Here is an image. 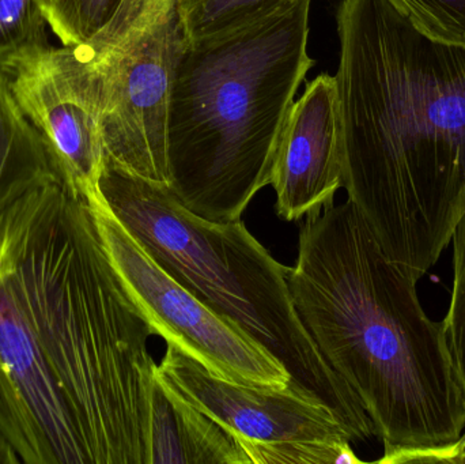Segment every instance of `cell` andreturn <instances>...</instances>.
Segmentation results:
<instances>
[{
  "label": "cell",
  "instance_id": "obj_3",
  "mask_svg": "<svg viewBox=\"0 0 465 464\" xmlns=\"http://www.w3.org/2000/svg\"><path fill=\"white\" fill-rule=\"evenodd\" d=\"M27 310L92 464H149L157 365L89 199L64 183L5 210Z\"/></svg>",
  "mask_w": 465,
  "mask_h": 464
},
{
  "label": "cell",
  "instance_id": "obj_6",
  "mask_svg": "<svg viewBox=\"0 0 465 464\" xmlns=\"http://www.w3.org/2000/svg\"><path fill=\"white\" fill-rule=\"evenodd\" d=\"M184 44L179 0H125L84 44L103 74L105 161L168 188L169 103Z\"/></svg>",
  "mask_w": 465,
  "mask_h": 464
},
{
  "label": "cell",
  "instance_id": "obj_8",
  "mask_svg": "<svg viewBox=\"0 0 465 464\" xmlns=\"http://www.w3.org/2000/svg\"><path fill=\"white\" fill-rule=\"evenodd\" d=\"M0 432L25 464H92L44 353L0 212Z\"/></svg>",
  "mask_w": 465,
  "mask_h": 464
},
{
  "label": "cell",
  "instance_id": "obj_2",
  "mask_svg": "<svg viewBox=\"0 0 465 464\" xmlns=\"http://www.w3.org/2000/svg\"><path fill=\"white\" fill-rule=\"evenodd\" d=\"M287 280L322 357L373 422L384 446L377 462L452 463L465 432V390L442 324L351 201L306 217Z\"/></svg>",
  "mask_w": 465,
  "mask_h": 464
},
{
  "label": "cell",
  "instance_id": "obj_18",
  "mask_svg": "<svg viewBox=\"0 0 465 464\" xmlns=\"http://www.w3.org/2000/svg\"><path fill=\"white\" fill-rule=\"evenodd\" d=\"M417 29L434 40L465 46V0H392Z\"/></svg>",
  "mask_w": 465,
  "mask_h": 464
},
{
  "label": "cell",
  "instance_id": "obj_15",
  "mask_svg": "<svg viewBox=\"0 0 465 464\" xmlns=\"http://www.w3.org/2000/svg\"><path fill=\"white\" fill-rule=\"evenodd\" d=\"M46 27L38 0H0V73L48 48Z\"/></svg>",
  "mask_w": 465,
  "mask_h": 464
},
{
  "label": "cell",
  "instance_id": "obj_10",
  "mask_svg": "<svg viewBox=\"0 0 465 464\" xmlns=\"http://www.w3.org/2000/svg\"><path fill=\"white\" fill-rule=\"evenodd\" d=\"M157 373L177 394L232 436L254 441L349 440L351 432L324 403L300 390L260 389L226 380L173 345Z\"/></svg>",
  "mask_w": 465,
  "mask_h": 464
},
{
  "label": "cell",
  "instance_id": "obj_1",
  "mask_svg": "<svg viewBox=\"0 0 465 464\" xmlns=\"http://www.w3.org/2000/svg\"><path fill=\"white\" fill-rule=\"evenodd\" d=\"M343 188L385 255L420 281L465 214V46L392 0H341Z\"/></svg>",
  "mask_w": 465,
  "mask_h": 464
},
{
  "label": "cell",
  "instance_id": "obj_13",
  "mask_svg": "<svg viewBox=\"0 0 465 464\" xmlns=\"http://www.w3.org/2000/svg\"><path fill=\"white\" fill-rule=\"evenodd\" d=\"M62 182L43 138L19 108L10 79L0 73V212L32 191Z\"/></svg>",
  "mask_w": 465,
  "mask_h": 464
},
{
  "label": "cell",
  "instance_id": "obj_17",
  "mask_svg": "<svg viewBox=\"0 0 465 464\" xmlns=\"http://www.w3.org/2000/svg\"><path fill=\"white\" fill-rule=\"evenodd\" d=\"M249 464H360L349 440L265 441L232 436Z\"/></svg>",
  "mask_w": 465,
  "mask_h": 464
},
{
  "label": "cell",
  "instance_id": "obj_12",
  "mask_svg": "<svg viewBox=\"0 0 465 464\" xmlns=\"http://www.w3.org/2000/svg\"><path fill=\"white\" fill-rule=\"evenodd\" d=\"M249 464L220 424L155 375L149 464Z\"/></svg>",
  "mask_w": 465,
  "mask_h": 464
},
{
  "label": "cell",
  "instance_id": "obj_21",
  "mask_svg": "<svg viewBox=\"0 0 465 464\" xmlns=\"http://www.w3.org/2000/svg\"><path fill=\"white\" fill-rule=\"evenodd\" d=\"M452 463H465V432L456 446V454Z\"/></svg>",
  "mask_w": 465,
  "mask_h": 464
},
{
  "label": "cell",
  "instance_id": "obj_20",
  "mask_svg": "<svg viewBox=\"0 0 465 464\" xmlns=\"http://www.w3.org/2000/svg\"><path fill=\"white\" fill-rule=\"evenodd\" d=\"M22 463L21 458L16 454L10 441L0 432V464H19Z\"/></svg>",
  "mask_w": 465,
  "mask_h": 464
},
{
  "label": "cell",
  "instance_id": "obj_7",
  "mask_svg": "<svg viewBox=\"0 0 465 464\" xmlns=\"http://www.w3.org/2000/svg\"><path fill=\"white\" fill-rule=\"evenodd\" d=\"M87 199L104 250L153 335L226 380L260 389L282 390L292 384L289 372L272 354L168 274L98 193Z\"/></svg>",
  "mask_w": 465,
  "mask_h": 464
},
{
  "label": "cell",
  "instance_id": "obj_14",
  "mask_svg": "<svg viewBox=\"0 0 465 464\" xmlns=\"http://www.w3.org/2000/svg\"><path fill=\"white\" fill-rule=\"evenodd\" d=\"M294 0H179L185 40L193 41L248 26Z\"/></svg>",
  "mask_w": 465,
  "mask_h": 464
},
{
  "label": "cell",
  "instance_id": "obj_5",
  "mask_svg": "<svg viewBox=\"0 0 465 464\" xmlns=\"http://www.w3.org/2000/svg\"><path fill=\"white\" fill-rule=\"evenodd\" d=\"M97 193L168 274L283 365L290 387L327 405L354 440L376 436L357 395L331 368L301 321L287 280L290 267L279 263L242 221L199 217L168 187L108 161Z\"/></svg>",
  "mask_w": 465,
  "mask_h": 464
},
{
  "label": "cell",
  "instance_id": "obj_11",
  "mask_svg": "<svg viewBox=\"0 0 465 464\" xmlns=\"http://www.w3.org/2000/svg\"><path fill=\"white\" fill-rule=\"evenodd\" d=\"M270 185L282 220L322 210L343 187L341 111L335 76L322 74L292 103L282 128Z\"/></svg>",
  "mask_w": 465,
  "mask_h": 464
},
{
  "label": "cell",
  "instance_id": "obj_16",
  "mask_svg": "<svg viewBox=\"0 0 465 464\" xmlns=\"http://www.w3.org/2000/svg\"><path fill=\"white\" fill-rule=\"evenodd\" d=\"M49 29L65 46L84 45L105 29L125 0H38Z\"/></svg>",
  "mask_w": 465,
  "mask_h": 464
},
{
  "label": "cell",
  "instance_id": "obj_4",
  "mask_svg": "<svg viewBox=\"0 0 465 464\" xmlns=\"http://www.w3.org/2000/svg\"><path fill=\"white\" fill-rule=\"evenodd\" d=\"M312 0H294L248 26L185 40L174 71L166 149L183 206L232 222L270 185L276 144L308 54Z\"/></svg>",
  "mask_w": 465,
  "mask_h": 464
},
{
  "label": "cell",
  "instance_id": "obj_19",
  "mask_svg": "<svg viewBox=\"0 0 465 464\" xmlns=\"http://www.w3.org/2000/svg\"><path fill=\"white\" fill-rule=\"evenodd\" d=\"M452 242V297L447 318L441 324L453 365L465 390V214L456 226Z\"/></svg>",
  "mask_w": 465,
  "mask_h": 464
},
{
  "label": "cell",
  "instance_id": "obj_9",
  "mask_svg": "<svg viewBox=\"0 0 465 464\" xmlns=\"http://www.w3.org/2000/svg\"><path fill=\"white\" fill-rule=\"evenodd\" d=\"M11 90L64 184L97 193L105 163L103 74L86 45L41 49L7 74Z\"/></svg>",
  "mask_w": 465,
  "mask_h": 464
}]
</instances>
